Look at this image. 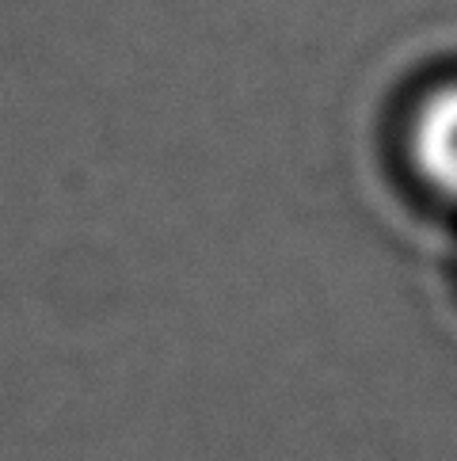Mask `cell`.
<instances>
[{"label": "cell", "mask_w": 457, "mask_h": 461, "mask_svg": "<svg viewBox=\"0 0 457 461\" xmlns=\"http://www.w3.org/2000/svg\"><path fill=\"white\" fill-rule=\"evenodd\" d=\"M412 153L419 172L431 179V187L457 203V88L435 92L419 107Z\"/></svg>", "instance_id": "1"}]
</instances>
